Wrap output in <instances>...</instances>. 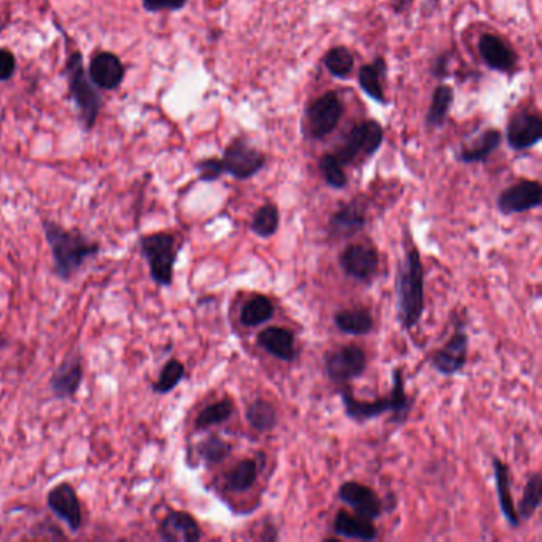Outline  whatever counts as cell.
Here are the masks:
<instances>
[{
    "mask_svg": "<svg viewBox=\"0 0 542 542\" xmlns=\"http://www.w3.org/2000/svg\"><path fill=\"white\" fill-rule=\"evenodd\" d=\"M43 234L53 258V272L63 282H69L82 271L88 259L101 253V242L84 236L82 231L67 230L59 223L43 220Z\"/></svg>",
    "mask_w": 542,
    "mask_h": 542,
    "instance_id": "cell-1",
    "label": "cell"
},
{
    "mask_svg": "<svg viewBox=\"0 0 542 542\" xmlns=\"http://www.w3.org/2000/svg\"><path fill=\"white\" fill-rule=\"evenodd\" d=\"M398 320L406 331L417 328L424 312V269L417 247L406 251L397 278Z\"/></svg>",
    "mask_w": 542,
    "mask_h": 542,
    "instance_id": "cell-2",
    "label": "cell"
},
{
    "mask_svg": "<svg viewBox=\"0 0 542 542\" xmlns=\"http://www.w3.org/2000/svg\"><path fill=\"white\" fill-rule=\"evenodd\" d=\"M139 250L154 284L162 288L172 286L175 265L181 251L179 237L167 231L144 234L139 237Z\"/></svg>",
    "mask_w": 542,
    "mask_h": 542,
    "instance_id": "cell-3",
    "label": "cell"
},
{
    "mask_svg": "<svg viewBox=\"0 0 542 542\" xmlns=\"http://www.w3.org/2000/svg\"><path fill=\"white\" fill-rule=\"evenodd\" d=\"M383 137L382 125L376 119H366L348 129L333 154L342 166H348L362 153L366 156L377 153V150L382 146Z\"/></svg>",
    "mask_w": 542,
    "mask_h": 542,
    "instance_id": "cell-4",
    "label": "cell"
},
{
    "mask_svg": "<svg viewBox=\"0 0 542 542\" xmlns=\"http://www.w3.org/2000/svg\"><path fill=\"white\" fill-rule=\"evenodd\" d=\"M344 102L337 92L329 91L313 99L306 110L304 131L309 139L321 140L336 131L344 117Z\"/></svg>",
    "mask_w": 542,
    "mask_h": 542,
    "instance_id": "cell-5",
    "label": "cell"
},
{
    "mask_svg": "<svg viewBox=\"0 0 542 542\" xmlns=\"http://www.w3.org/2000/svg\"><path fill=\"white\" fill-rule=\"evenodd\" d=\"M67 75H69L70 92L72 98L75 99L82 121L84 127L91 129L101 110V96L94 86L91 84V78L86 75L82 63V55L75 53L67 64Z\"/></svg>",
    "mask_w": 542,
    "mask_h": 542,
    "instance_id": "cell-6",
    "label": "cell"
},
{
    "mask_svg": "<svg viewBox=\"0 0 542 542\" xmlns=\"http://www.w3.org/2000/svg\"><path fill=\"white\" fill-rule=\"evenodd\" d=\"M222 162L224 174L234 177L236 180H250L266 166V154L251 146L247 140L237 137L224 148Z\"/></svg>",
    "mask_w": 542,
    "mask_h": 542,
    "instance_id": "cell-7",
    "label": "cell"
},
{
    "mask_svg": "<svg viewBox=\"0 0 542 542\" xmlns=\"http://www.w3.org/2000/svg\"><path fill=\"white\" fill-rule=\"evenodd\" d=\"M368 358L362 347L348 344L325 354V376L333 382H348L364 374Z\"/></svg>",
    "mask_w": 542,
    "mask_h": 542,
    "instance_id": "cell-8",
    "label": "cell"
},
{
    "mask_svg": "<svg viewBox=\"0 0 542 542\" xmlns=\"http://www.w3.org/2000/svg\"><path fill=\"white\" fill-rule=\"evenodd\" d=\"M47 506L56 519L64 521L72 533L83 529V508L77 490L69 482H61L47 494Z\"/></svg>",
    "mask_w": 542,
    "mask_h": 542,
    "instance_id": "cell-9",
    "label": "cell"
},
{
    "mask_svg": "<svg viewBox=\"0 0 542 542\" xmlns=\"http://www.w3.org/2000/svg\"><path fill=\"white\" fill-rule=\"evenodd\" d=\"M84 380L83 356L74 352L56 366L48 380L49 393L57 401L72 399L78 395Z\"/></svg>",
    "mask_w": 542,
    "mask_h": 542,
    "instance_id": "cell-10",
    "label": "cell"
},
{
    "mask_svg": "<svg viewBox=\"0 0 542 542\" xmlns=\"http://www.w3.org/2000/svg\"><path fill=\"white\" fill-rule=\"evenodd\" d=\"M541 202V183L536 180H520L501 191L496 204L503 215H515L538 209Z\"/></svg>",
    "mask_w": 542,
    "mask_h": 542,
    "instance_id": "cell-11",
    "label": "cell"
},
{
    "mask_svg": "<svg viewBox=\"0 0 542 542\" xmlns=\"http://www.w3.org/2000/svg\"><path fill=\"white\" fill-rule=\"evenodd\" d=\"M469 350V336L465 327L459 325L444 347L433 356V368L442 376H455L465 368Z\"/></svg>",
    "mask_w": 542,
    "mask_h": 542,
    "instance_id": "cell-12",
    "label": "cell"
},
{
    "mask_svg": "<svg viewBox=\"0 0 542 542\" xmlns=\"http://www.w3.org/2000/svg\"><path fill=\"white\" fill-rule=\"evenodd\" d=\"M339 265L348 277L358 282H369L379 271V253L364 244L348 245L339 255Z\"/></svg>",
    "mask_w": 542,
    "mask_h": 542,
    "instance_id": "cell-13",
    "label": "cell"
},
{
    "mask_svg": "<svg viewBox=\"0 0 542 542\" xmlns=\"http://www.w3.org/2000/svg\"><path fill=\"white\" fill-rule=\"evenodd\" d=\"M542 139V119L538 113L521 111L509 121L506 129L508 145L515 152L529 150Z\"/></svg>",
    "mask_w": 542,
    "mask_h": 542,
    "instance_id": "cell-14",
    "label": "cell"
},
{
    "mask_svg": "<svg viewBox=\"0 0 542 542\" xmlns=\"http://www.w3.org/2000/svg\"><path fill=\"white\" fill-rule=\"evenodd\" d=\"M339 500L354 509L356 515L368 520H376L382 514L383 504L372 488L360 482H345L339 490Z\"/></svg>",
    "mask_w": 542,
    "mask_h": 542,
    "instance_id": "cell-15",
    "label": "cell"
},
{
    "mask_svg": "<svg viewBox=\"0 0 542 542\" xmlns=\"http://www.w3.org/2000/svg\"><path fill=\"white\" fill-rule=\"evenodd\" d=\"M158 536L164 542H197L202 529L195 515L185 511H170L158 525Z\"/></svg>",
    "mask_w": 542,
    "mask_h": 542,
    "instance_id": "cell-16",
    "label": "cell"
},
{
    "mask_svg": "<svg viewBox=\"0 0 542 542\" xmlns=\"http://www.w3.org/2000/svg\"><path fill=\"white\" fill-rule=\"evenodd\" d=\"M366 226V205L362 199L342 204L339 209L334 212L329 220V236L334 239H348L354 234L362 232Z\"/></svg>",
    "mask_w": 542,
    "mask_h": 542,
    "instance_id": "cell-17",
    "label": "cell"
},
{
    "mask_svg": "<svg viewBox=\"0 0 542 542\" xmlns=\"http://www.w3.org/2000/svg\"><path fill=\"white\" fill-rule=\"evenodd\" d=\"M480 57L488 69L494 72H511L515 67L514 49L509 47L506 40L494 34L480 35L479 43H477Z\"/></svg>",
    "mask_w": 542,
    "mask_h": 542,
    "instance_id": "cell-18",
    "label": "cell"
},
{
    "mask_svg": "<svg viewBox=\"0 0 542 542\" xmlns=\"http://www.w3.org/2000/svg\"><path fill=\"white\" fill-rule=\"evenodd\" d=\"M257 342L259 347L280 362L292 363L298 356L294 334L286 328H266L258 334Z\"/></svg>",
    "mask_w": 542,
    "mask_h": 542,
    "instance_id": "cell-19",
    "label": "cell"
},
{
    "mask_svg": "<svg viewBox=\"0 0 542 542\" xmlns=\"http://www.w3.org/2000/svg\"><path fill=\"white\" fill-rule=\"evenodd\" d=\"M503 144V133L498 129H485L476 139L468 140L459 148L457 158L465 164L485 162Z\"/></svg>",
    "mask_w": 542,
    "mask_h": 542,
    "instance_id": "cell-20",
    "label": "cell"
},
{
    "mask_svg": "<svg viewBox=\"0 0 542 542\" xmlns=\"http://www.w3.org/2000/svg\"><path fill=\"white\" fill-rule=\"evenodd\" d=\"M125 77V67L118 57L111 53H99L90 66V78L92 83L102 90L118 88Z\"/></svg>",
    "mask_w": 542,
    "mask_h": 542,
    "instance_id": "cell-21",
    "label": "cell"
},
{
    "mask_svg": "<svg viewBox=\"0 0 542 542\" xmlns=\"http://www.w3.org/2000/svg\"><path fill=\"white\" fill-rule=\"evenodd\" d=\"M341 399L347 417L354 422H369L391 410L389 397L379 398L374 401H360L354 398L352 389H341Z\"/></svg>",
    "mask_w": 542,
    "mask_h": 542,
    "instance_id": "cell-22",
    "label": "cell"
},
{
    "mask_svg": "<svg viewBox=\"0 0 542 542\" xmlns=\"http://www.w3.org/2000/svg\"><path fill=\"white\" fill-rule=\"evenodd\" d=\"M334 533L345 539L358 541H374L377 539V529L372 520L363 519L360 515L348 514L347 511H339L334 517Z\"/></svg>",
    "mask_w": 542,
    "mask_h": 542,
    "instance_id": "cell-23",
    "label": "cell"
},
{
    "mask_svg": "<svg viewBox=\"0 0 542 542\" xmlns=\"http://www.w3.org/2000/svg\"><path fill=\"white\" fill-rule=\"evenodd\" d=\"M389 67L383 57H376L371 64L362 66L358 74V83L362 86L363 92L380 105L389 104V99L383 91V78L387 75Z\"/></svg>",
    "mask_w": 542,
    "mask_h": 542,
    "instance_id": "cell-24",
    "label": "cell"
},
{
    "mask_svg": "<svg viewBox=\"0 0 542 542\" xmlns=\"http://www.w3.org/2000/svg\"><path fill=\"white\" fill-rule=\"evenodd\" d=\"M494 476L496 494L500 501L501 514L506 519L512 529L520 527V519L515 511L514 500L511 494V480H509V468L504 461L494 459Z\"/></svg>",
    "mask_w": 542,
    "mask_h": 542,
    "instance_id": "cell-25",
    "label": "cell"
},
{
    "mask_svg": "<svg viewBox=\"0 0 542 542\" xmlns=\"http://www.w3.org/2000/svg\"><path fill=\"white\" fill-rule=\"evenodd\" d=\"M334 325L344 334L366 336L374 328V319L366 309H344L334 313Z\"/></svg>",
    "mask_w": 542,
    "mask_h": 542,
    "instance_id": "cell-26",
    "label": "cell"
},
{
    "mask_svg": "<svg viewBox=\"0 0 542 542\" xmlns=\"http://www.w3.org/2000/svg\"><path fill=\"white\" fill-rule=\"evenodd\" d=\"M275 315V306L265 294H253L240 310V323L245 328H257L272 320Z\"/></svg>",
    "mask_w": 542,
    "mask_h": 542,
    "instance_id": "cell-27",
    "label": "cell"
},
{
    "mask_svg": "<svg viewBox=\"0 0 542 542\" xmlns=\"http://www.w3.org/2000/svg\"><path fill=\"white\" fill-rule=\"evenodd\" d=\"M453 99H455V94H453L452 86L439 84L433 92L432 105L424 117V125L428 129H438L444 126L445 119L449 117V111L452 109Z\"/></svg>",
    "mask_w": 542,
    "mask_h": 542,
    "instance_id": "cell-28",
    "label": "cell"
},
{
    "mask_svg": "<svg viewBox=\"0 0 542 542\" xmlns=\"http://www.w3.org/2000/svg\"><path fill=\"white\" fill-rule=\"evenodd\" d=\"M258 479V463L255 459H240L230 473L224 476V487L234 494L250 490Z\"/></svg>",
    "mask_w": 542,
    "mask_h": 542,
    "instance_id": "cell-29",
    "label": "cell"
},
{
    "mask_svg": "<svg viewBox=\"0 0 542 542\" xmlns=\"http://www.w3.org/2000/svg\"><path fill=\"white\" fill-rule=\"evenodd\" d=\"M232 414H234V404L228 398L209 404L197 414L195 420V430L196 432H205L218 424H226L232 417Z\"/></svg>",
    "mask_w": 542,
    "mask_h": 542,
    "instance_id": "cell-30",
    "label": "cell"
},
{
    "mask_svg": "<svg viewBox=\"0 0 542 542\" xmlns=\"http://www.w3.org/2000/svg\"><path fill=\"white\" fill-rule=\"evenodd\" d=\"M245 415L251 428H255L259 433L272 432L277 424V410L274 407V404L261 398L247 406Z\"/></svg>",
    "mask_w": 542,
    "mask_h": 542,
    "instance_id": "cell-31",
    "label": "cell"
},
{
    "mask_svg": "<svg viewBox=\"0 0 542 542\" xmlns=\"http://www.w3.org/2000/svg\"><path fill=\"white\" fill-rule=\"evenodd\" d=\"M185 376H187L185 364L177 358H170L164 363V366L160 371V376L152 383V391L154 395L172 393L183 382Z\"/></svg>",
    "mask_w": 542,
    "mask_h": 542,
    "instance_id": "cell-32",
    "label": "cell"
},
{
    "mask_svg": "<svg viewBox=\"0 0 542 542\" xmlns=\"http://www.w3.org/2000/svg\"><path fill=\"white\" fill-rule=\"evenodd\" d=\"M391 377H393V382H391V393L389 395V401H391L389 412H393L391 424H403L410 410V399L404 389L403 371L399 368L393 369Z\"/></svg>",
    "mask_w": 542,
    "mask_h": 542,
    "instance_id": "cell-33",
    "label": "cell"
},
{
    "mask_svg": "<svg viewBox=\"0 0 542 542\" xmlns=\"http://www.w3.org/2000/svg\"><path fill=\"white\" fill-rule=\"evenodd\" d=\"M325 69L339 80H347L354 67V56L347 47H334L323 56Z\"/></svg>",
    "mask_w": 542,
    "mask_h": 542,
    "instance_id": "cell-34",
    "label": "cell"
},
{
    "mask_svg": "<svg viewBox=\"0 0 542 542\" xmlns=\"http://www.w3.org/2000/svg\"><path fill=\"white\" fill-rule=\"evenodd\" d=\"M541 474L533 473L529 476V480H527V484H525L519 509H515L520 520H529L536 514V511L541 506Z\"/></svg>",
    "mask_w": 542,
    "mask_h": 542,
    "instance_id": "cell-35",
    "label": "cell"
},
{
    "mask_svg": "<svg viewBox=\"0 0 542 542\" xmlns=\"http://www.w3.org/2000/svg\"><path fill=\"white\" fill-rule=\"evenodd\" d=\"M280 212L275 204H265L255 212L251 218L250 230L261 239H269L278 231Z\"/></svg>",
    "mask_w": 542,
    "mask_h": 542,
    "instance_id": "cell-36",
    "label": "cell"
},
{
    "mask_svg": "<svg viewBox=\"0 0 542 542\" xmlns=\"http://www.w3.org/2000/svg\"><path fill=\"white\" fill-rule=\"evenodd\" d=\"M232 445L220 438L218 434H210L197 444V455L207 466H216L228 459Z\"/></svg>",
    "mask_w": 542,
    "mask_h": 542,
    "instance_id": "cell-37",
    "label": "cell"
},
{
    "mask_svg": "<svg viewBox=\"0 0 542 542\" xmlns=\"http://www.w3.org/2000/svg\"><path fill=\"white\" fill-rule=\"evenodd\" d=\"M321 177L329 188L344 189L347 187V175L344 166L333 153H325L319 162Z\"/></svg>",
    "mask_w": 542,
    "mask_h": 542,
    "instance_id": "cell-38",
    "label": "cell"
},
{
    "mask_svg": "<svg viewBox=\"0 0 542 542\" xmlns=\"http://www.w3.org/2000/svg\"><path fill=\"white\" fill-rule=\"evenodd\" d=\"M196 167H197V172H199V180L207 181V183L218 180L224 174L222 160H218V158H207V160L199 161Z\"/></svg>",
    "mask_w": 542,
    "mask_h": 542,
    "instance_id": "cell-39",
    "label": "cell"
},
{
    "mask_svg": "<svg viewBox=\"0 0 542 542\" xmlns=\"http://www.w3.org/2000/svg\"><path fill=\"white\" fill-rule=\"evenodd\" d=\"M31 538H34V539H45V538H48V539H66V535L57 525L45 520L31 529Z\"/></svg>",
    "mask_w": 542,
    "mask_h": 542,
    "instance_id": "cell-40",
    "label": "cell"
},
{
    "mask_svg": "<svg viewBox=\"0 0 542 542\" xmlns=\"http://www.w3.org/2000/svg\"><path fill=\"white\" fill-rule=\"evenodd\" d=\"M188 0H144V7L148 12H161V10H180L187 5Z\"/></svg>",
    "mask_w": 542,
    "mask_h": 542,
    "instance_id": "cell-41",
    "label": "cell"
},
{
    "mask_svg": "<svg viewBox=\"0 0 542 542\" xmlns=\"http://www.w3.org/2000/svg\"><path fill=\"white\" fill-rule=\"evenodd\" d=\"M452 59V53L450 51H445L434 59V63L432 66V75L436 80H445V77L449 75V64Z\"/></svg>",
    "mask_w": 542,
    "mask_h": 542,
    "instance_id": "cell-42",
    "label": "cell"
},
{
    "mask_svg": "<svg viewBox=\"0 0 542 542\" xmlns=\"http://www.w3.org/2000/svg\"><path fill=\"white\" fill-rule=\"evenodd\" d=\"M14 67L13 55L8 49H0V82H7L13 77Z\"/></svg>",
    "mask_w": 542,
    "mask_h": 542,
    "instance_id": "cell-43",
    "label": "cell"
},
{
    "mask_svg": "<svg viewBox=\"0 0 542 542\" xmlns=\"http://www.w3.org/2000/svg\"><path fill=\"white\" fill-rule=\"evenodd\" d=\"M412 5V0H391V7L397 13H404Z\"/></svg>",
    "mask_w": 542,
    "mask_h": 542,
    "instance_id": "cell-44",
    "label": "cell"
}]
</instances>
